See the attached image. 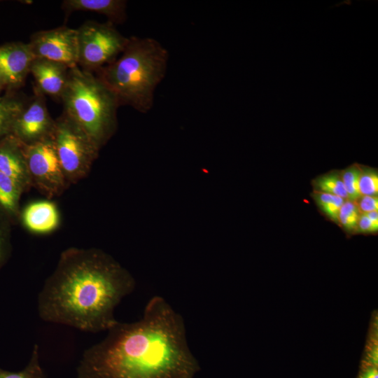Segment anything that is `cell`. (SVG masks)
Instances as JSON below:
<instances>
[{
    "instance_id": "obj_20",
    "label": "cell",
    "mask_w": 378,
    "mask_h": 378,
    "mask_svg": "<svg viewBox=\"0 0 378 378\" xmlns=\"http://www.w3.org/2000/svg\"><path fill=\"white\" fill-rule=\"evenodd\" d=\"M360 213L354 201L345 200L339 213L338 225L346 234L356 233Z\"/></svg>"
},
{
    "instance_id": "obj_12",
    "label": "cell",
    "mask_w": 378,
    "mask_h": 378,
    "mask_svg": "<svg viewBox=\"0 0 378 378\" xmlns=\"http://www.w3.org/2000/svg\"><path fill=\"white\" fill-rule=\"evenodd\" d=\"M69 69L62 64L35 58L30 73L34 78L36 88L42 94L61 99L67 83Z\"/></svg>"
},
{
    "instance_id": "obj_17",
    "label": "cell",
    "mask_w": 378,
    "mask_h": 378,
    "mask_svg": "<svg viewBox=\"0 0 378 378\" xmlns=\"http://www.w3.org/2000/svg\"><path fill=\"white\" fill-rule=\"evenodd\" d=\"M313 191L331 194L348 200L340 171L332 170L318 176L312 181Z\"/></svg>"
},
{
    "instance_id": "obj_23",
    "label": "cell",
    "mask_w": 378,
    "mask_h": 378,
    "mask_svg": "<svg viewBox=\"0 0 378 378\" xmlns=\"http://www.w3.org/2000/svg\"><path fill=\"white\" fill-rule=\"evenodd\" d=\"M378 231V211L360 214L356 233L374 234Z\"/></svg>"
},
{
    "instance_id": "obj_4",
    "label": "cell",
    "mask_w": 378,
    "mask_h": 378,
    "mask_svg": "<svg viewBox=\"0 0 378 378\" xmlns=\"http://www.w3.org/2000/svg\"><path fill=\"white\" fill-rule=\"evenodd\" d=\"M61 99L63 113L100 148L116 127L120 105L113 92L93 72L76 66L69 69Z\"/></svg>"
},
{
    "instance_id": "obj_18",
    "label": "cell",
    "mask_w": 378,
    "mask_h": 378,
    "mask_svg": "<svg viewBox=\"0 0 378 378\" xmlns=\"http://www.w3.org/2000/svg\"><path fill=\"white\" fill-rule=\"evenodd\" d=\"M311 196L321 214L338 225L340 210L345 200L334 195L316 191H313Z\"/></svg>"
},
{
    "instance_id": "obj_24",
    "label": "cell",
    "mask_w": 378,
    "mask_h": 378,
    "mask_svg": "<svg viewBox=\"0 0 378 378\" xmlns=\"http://www.w3.org/2000/svg\"><path fill=\"white\" fill-rule=\"evenodd\" d=\"M360 214L378 211V197L360 195L354 201Z\"/></svg>"
},
{
    "instance_id": "obj_10",
    "label": "cell",
    "mask_w": 378,
    "mask_h": 378,
    "mask_svg": "<svg viewBox=\"0 0 378 378\" xmlns=\"http://www.w3.org/2000/svg\"><path fill=\"white\" fill-rule=\"evenodd\" d=\"M35 59L29 45L21 41L0 46V76L8 90L20 88Z\"/></svg>"
},
{
    "instance_id": "obj_15",
    "label": "cell",
    "mask_w": 378,
    "mask_h": 378,
    "mask_svg": "<svg viewBox=\"0 0 378 378\" xmlns=\"http://www.w3.org/2000/svg\"><path fill=\"white\" fill-rule=\"evenodd\" d=\"M24 103L10 92L0 95V139L10 134L13 124Z\"/></svg>"
},
{
    "instance_id": "obj_6",
    "label": "cell",
    "mask_w": 378,
    "mask_h": 378,
    "mask_svg": "<svg viewBox=\"0 0 378 378\" xmlns=\"http://www.w3.org/2000/svg\"><path fill=\"white\" fill-rule=\"evenodd\" d=\"M78 64L81 69L97 71L113 62L124 50L129 37L123 36L110 22L86 21L77 29Z\"/></svg>"
},
{
    "instance_id": "obj_25",
    "label": "cell",
    "mask_w": 378,
    "mask_h": 378,
    "mask_svg": "<svg viewBox=\"0 0 378 378\" xmlns=\"http://www.w3.org/2000/svg\"><path fill=\"white\" fill-rule=\"evenodd\" d=\"M357 378H378L377 365L363 360Z\"/></svg>"
},
{
    "instance_id": "obj_8",
    "label": "cell",
    "mask_w": 378,
    "mask_h": 378,
    "mask_svg": "<svg viewBox=\"0 0 378 378\" xmlns=\"http://www.w3.org/2000/svg\"><path fill=\"white\" fill-rule=\"evenodd\" d=\"M35 58L45 59L69 68L78 64L77 29L65 26L35 32L28 43Z\"/></svg>"
},
{
    "instance_id": "obj_1",
    "label": "cell",
    "mask_w": 378,
    "mask_h": 378,
    "mask_svg": "<svg viewBox=\"0 0 378 378\" xmlns=\"http://www.w3.org/2000/svg\"><path fill=\"white\" fill-rule=\"evenodd\" d=\"M107 332L83 352L77 378H195L200 370L182 316L161 296L149 300L139 321Z\"/></svg>"
},
{
    "instance_id": "obj_16",
    "label": "cell",
    "mask_w": 378,
    "mask_h": 378,
    "mask_svg": "<svg viewBox=\"0 0 378 378\" xmlns=\"http://www.w3.org/2000/svg\"><path fill=\"white\" fill-rule=\"evenodd\" d=\"M23 191L16 182L0 172V211L15 216Z\"/></svg>"
},
{
    "instance_id": "obj_11",
    "label": "cell",
    "mask_w": 378,
    "mask_h": 378,
    "mask_svg": "<svg viewBox=\"0 0 378 378\" xmlns=\"http://www.w3.org/2000/svg\"><path fill=\"white\" fill-rule=\"evenodd\" d=\"M0 172L23 190L31 186L23 145L12 134L0 139Z\"/></svg>"
},
{
    "instance_id": "obj_5",
    "label": "cell",
    "mask_w": 378,
    "mask_h": 378,
    "mask_svg": "<svg viewBox=\"0 0 378 378\" xmlns=\"http://www.w3.org/2000/svg\"><path fill=\"white\" fill-rule=\"evenodd\" d=\"M51 138L68 184L84 178L97 157L99 148L64 113L55 120Z\"/></svg>"
},
{
    "instance_id": "obj_14",
    "label": "cell",
    "mask_w": 378,
    "mask_h": 378,
    "mask_svg": "<svg viewBox=\"0 0 378 378\" xmlns=\"http://www.w3.org/2000/svg\"><path fill=\"white\" fill-rule=\"evenodd\" d=\"M62 8L66 12L90 11L105 15L113 24L126 20L127 1L123 0H65Z\"/></svg>"
},
{
    "instance_id": "obj_3",
    "label": "cell",
    "mask_w": 378,
    "mask_h": 378,
    "mask_svg": "<svg viewBox=\"0 0 378 378\" xmlns=\"http://www.w3.org/2000/svg\"><path fill=\"white\" fill-rule=\"evenodd\" d=\"M169 52L151 37L130 36L125 48L96 75L115 95L120 106L147 113L156 88L166 76Z\"/></svg>"
},
{
    "instance_id": "obj_22",
    "label": "cell",
    "mask_w": 378,
    "mask_h": 378,
    "mask_svg": "<svg viewBox=\"0 0 378 378\" xmlns=\"http://www.w3.org/2000/svg\"><path fill=\"white\" fill-rule=\"evenodd\" d=\"M340 174L348 195V200L356 201L360 196L358 189L360 164H351L340 171Z\"/></svg>"
},
{
    "instance_id": "obj_19",
    "label": "cell",
    "mask_w": 378,
    "mask_h": 378,
    "mask_svg": "<svg viewBox=\"0 0 378 378\" xmlns=\"http://www.w3.org/2000/svg\"><path fill=\"white\" fill-rule=\"evenodd\" d=\"M0 378H46L39 360V346L35 344L27 365L22 370L10 372L0 368Z\"/></svg>"
},
{
    "instance_id": "obj_13",
    "label": "cell",
    "mask_w": 378,
    "mask_h": 378,
    "mask_svg": "<svg viewBox=\"0 0 378 378\" xmlns=\"http://www.w3.org/2000/svg\"><path fill=\"white\" fill-rule=\"evenodd\" d=\"M22 221L29 232L34 234H48L59 225L60 216L56 205L43 200L29 204L22 211Z\"/></svg>"
},
{
    "instance_id": "obj_9",
    "label": "cell",
    "mask_w": 378,
    "mask_h": 378,
    "mask_svg": "<svg viewBox=\"0 0 378 378\" xmlns=\"http://www.w3.org/2000/svg\"><path fill=\"white\" fill-rule=\"evenodd\" d=\"M55 120L50 116L44 94L35 88L16 117L11 133L23 145H31L52 137Z\"/></svg>"
},
{
    "instance_id": "obj_27",
    "label": "cell",
    "mask_w": 378,
    "mask_h": 378,
    "mask_svg": "<svg viewBox=\"0 0 378 378\" xmlns=\"http://www.w3.org/2000/svg\"><path fill=\"white\" fill-rule=\"evenodd\" d=\"M5 85L0 76V95H1V92L3 91L4 89H5Z\"/></svg>"
},
{
    "instance_id": "obj_26",
    "label": "cell",
    "mask_w": 378,
    "mask_h": 378,
    "mask_svg": "<svg viewBox=\"0 0 378 378\" xmlns=\"http://www.w3.org/2000/svg\"><path fill=\"white\" fill-rule=\"evenodd\" d=\"M7 253V244L5 237L0 230V268L5 260Z\"/></svg>"
},
{
    "instance_id": "obj_2",
    "label": "cell",
    "mask_w": 378,
    "mask_h": 378,
    "mask_svg": "<svg viewBox=\"0 0 378 378\" xmlns=\"http://www.w3.org/2000/svg\"><path fill=\"white\" fill-rule=\"evenodd\" d=\"M134 288L131 274L103 251L69 248L38 295V314L85 332L107 331L118 322L115 307Z\"/></svg>"
},
{
    "instance_id": "obj_21",
    "label": "cell",
    "mask_w": 378,
    "mask_h": 378,
    "mask_svg": "<svg viewBox=\"0 0 378 378\" xmlns=\"http://www.w3.org/2000/svg\"><path fill=\"white\" fill-rule=\"evenodd\" d=\"M358 189L360 195L378 196L377 169L366 165H360Z\"/></svg>"
},
{
    "instance_id": "obj_7",
    "label": "cell",
    "mask_w": 378,
    "mask_h": 378,
    "mask_svg": "<svg viewBox=\"0 0 378 378\" xmlns=\"http://www.w3.org/2000/svg\"><path fill=\"white\" fill-rule=\"evenodd\" d=\"M23 149L31 186L48 197L60 195L68 183L52 138L31 145H23Z\"/></svg>"
}]
</instances>
